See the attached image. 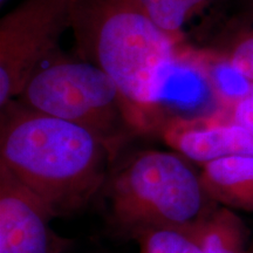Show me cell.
Masks as SVG:
<instances>
[{"label":"cell","instance_id":"cell-8","mask_svg":"<svg viewBox=\"0 0 253 253\" xmlns=\"http://www.w3.org/2000/svg\"><path fill=\"white\" fill-rule=\"evenodd\" d=\"M201 179L214 203L253 212V155H238L204 164Z\"/></svg>","mask_w":253,"mask_h":253},{"label":"cell","instance_id":"cell-16","mask_svg":"<svg viewBox=\"0 0 253 253\" xmlns=\"http://www.w3.org/2000/svg\"><path fill=\"white\" fill-rule=\"evenodd\" d=\"M6 1H7V0H0V4H1V5H4Z\"/></svg>","mask_w":253,"mask_h":253},{"label":"cell","instance_id":"cell-12","mask_svg":"<svg viewBox=\"0 0 253 253\" xmlns=\"http://www.w3.org/2000/svg\"><path fill=\"white\" fill-rule=\"evenodd\" d=\"M134 239L138 243V253H204L190 229L154 227Z\"/></svg>","mask_w":253,"mask_h":253},{"label":"cell","instance_id":"cell-3","mask_svg":"<svg viewBox=\"0 0 253 253\" xmlns=\"http://www.w3.org/2000/svg\"><path fill=\"white\" fill-rule=\"evenodd\" d=\"M104 188L113 226L135 238L154 227L191 229L217 203L178 153L143 150L113 170Z\"/></svg>","mask_w":253,"mask_h":253},{"label":"cell","instance_id":"cell-7","mask_svg":"<svg viewBox=\"0 0 253 253\" xmlns=\"http://www.w3.org/2000/svg\"><path fill=\"white\" fill-rule=\"evenodd\" d=\"M168 147L201 166L231 156L253 155V132L230 122L219 110L175 118L160 125Z\"/></svg>","mask_w":253,"mask_h":253},{"label":"cell","instance_id":"cell-4","mask_svg":"<svg viewBox=\"0 0 253 253\" xmlns=\"http://www.w3.org/2000/svg\"><path fill=\"white\" fill-rule=\"evenodd\" d=\"M28 108L84 126L114 151L140 132L125 97L103 71L82 59L53 56L15 99Z\"/></svg>","mask_w":253,"mask_h":253},{"label":"cell","instance_id":"cell-2","mask_svg":"<svg viewBox=\"0 0 253 253\" xmlns=\"http://www.w3.org/2000/svg\"><path fill=\"white\" fill-rule=\"evenodd\" d=\"M69 28L79 58L115 82L140 131L153 129L179 47L132 0H74Z\"/></svg>","mask_w":253,"mask_h":253},{"label":"cell","instance_id":"cell-1","mask_svg":"<svg viewBox=\"0 0 253 253\" xmlns=\"http://www.w3.org/2000/svg\"><path fill=\"white\" fill-rule=\"evenodd\" d=\"M115 155L84 126L17 100L1 107L0 166L37 195L55 218L77 212L104 188Z\"/></svg>","mask_w":253,"mask_h":253},{"label":"cell","instance_id":"cell-14","mask_svg":"<svg viewBox=\"0 0 253 253\" xmlns=\"http://www.w3.org/2000/svg\"><path fill=\"white\" fill-rule=\"evenodd\" d=\"M236 11L230 18L253 21V0H235Z\"/></svg>","mask_w":253,"mask_h":253},{"label":"cell","instance_id":"cell-15","mask_svg":"<svg viewBox=\"0 0 253 253\" xmlns=\"http://www.w3.org/2000/svg\"><path fill=\"white\" fill-rule=\"evenodd\" d=\"M248 253H253V242L251 243V246H250V250H249Z\"/></svg>","mask_w":253,"mask_h":253},{"label":"cell","instance_id":"cell-11","mask_svg":"<svg viewBox=\"0 0 253 253\" xmlns=\"http://www.w3.org/2000/svg\"><path fill=\"white\" fill-rule=\"evenodd\" d=\"M156 26L183 50L196 19L216 8L220 0H132Z\"/></svg>","mask_w":253,"mask_h":253},{"label":"cell","instance_id":"cell-10","mask_svg":"<svg viewBox=\"0 0 253 253\" xmlns=\"http://www.w3.org/2000/svg\"><path fill=\"white\" fill-rule=\"evenodd\" d=\"M204 253H248L249 230L235 210L217 204L191 227Z\"/></svg>","mask_w":253,"mask_h":253},{"label":"cell","instance_id":"cell-13","mask_svg":"<svg viewBox=\"0 0 253 253\" xmlns=\"http://www.w3.org/2000/svg\"><path fill=\"white\" fill-rule=\"evenodd\" d=\"M220 112L230 122L253 132V90L232 103L221 107Z\"/></svg>","mask_w":253,"mask_h":253},{"label":"cell","instance_id":"cell-5","mask_svg":"<svg viewBox=\"0 0 253 253\" xmlns=\"http://www.w3.org/2000/svg\"><path fill=\"white\" fill-rule=\"evenodd\" d=\"M74 0H24L0 20V107L18 99L53 58L71 25Z\"/></svg>","mask_w":253,"mask_h":253},{"label":"cell","instance_id":"cell-6","mask_svg":"<svg viewBox=\"0 0 253 253\" xmlns=\"http://www.w3.org/2000/svg\"><path fill=\"white\" fill-rule=\"evenodd\" d=\"M53 213L0 166V253H63L72 240L50 227Z\"/></svg>","mask_w":253,"mask_h":253},{"label":"cell","instance_id":"cell-9","mask_svg":"<svg viewBox=\"0 0 253 253\" xmlns=\"http://www.w3.org/2000/svg\"><path fill=\"white\" fill-rule=\"evenodd\" d=\"M199 53L225 63L253 84V21L227 18Z\"/></svg>","mask_w":253,"mask_h":253}]
</instances>
